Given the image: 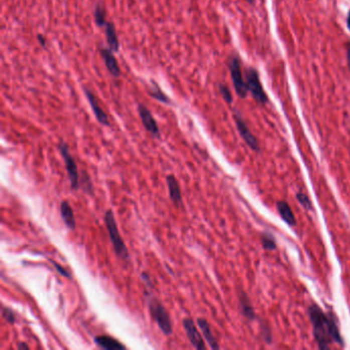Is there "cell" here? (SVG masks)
Wrapping results in <instances>:
<instances>
[{"label": "cell", "mask_w": 350, "mask_h": 350, "mask_svg": "<svg viewBox=\"0 0 350 350\" xmlns=\"http://www.w3.org/2000/svg\"><path fill=\"white\" fill-rule=\"evenodd\" d=\"M219 91H220V94L221 96L223 97V99L228 103V104H231L232 103V95H231V92L229 90V88L224 85V84H219Z\"/></svg>", "instance_id": "25"}, {"label": "cell", "mask_w": 350, "mask_h": 350, "mask_svg": "<svg viewBox=\"0 0 350 350\" xmlns=\"http://www.w3.org/2000/svg\"><path fill=\"white\" fill-rule=\"evenodd\" d=\"M83 91H84V96H85V98H86V100H87V102H88L92 112H94V114L96 116L97 121L99 122V124H101L104 127H110L108 116L105 113V111L102 109V107L100 106L96 96L92 94V91L90 89H87L85 87L83 88Z\"/></svg>", "instance_id": "9"}, {"label": "cell", "mask_w": 350, "mask_h": 350, "mask_svg": "<svg viewBox=\"0 0 350 350\" xmlns=\"http://www.w3.org/2000/svg\"><path fill=\"white\" fill-rule=\"evenodd\" d=\"M228 67H229L231 79H232L233 85H235L237 94L241 98H246L247 92H248V86H247V83H245L243 78L242 68H241V63L239 58L231 57L228 62Z\"/></svg>", "instance_id": "5"}, {"label": "cell", "mask_w": 350, "mask_h": 350, "mask_svg": "<svg viewBox=\"0 0 350 350\" xmlns=\"http://www.w3.org/2000/svg\"><path fill=\"white\" fill-rule=\"evenodd\" d=\"M240 308L242 310V313L250 320H253L255 318V312L253 309V306L250 302V299L248 296L242 292L240 294Z\"/></svg>", "instance_id": "19"}, {"label": "cell", "mask_w": 350, "mask_h": 350, "mask_svg": "<svg viewBox=\"0 0 350 350\" xmlns=\"http://www.w3.org/2000/svg\"><path fill=\"white\" fill-rule=\"evenodd\" d=\"M51 262L53 263V265L55 266V268H56V270L62 275V276H64V277H67V278H69V279H71V274H70L65 268H63L60 264H58L57 262H55L54 260H51Z\"/></svg>", "instance_id": "26"}, {"label": "cell", "mask_w": 350, "mask_h": 350, "mask_svg": "<svg viewBox=\"0 0 350 350\" xmlns=\"http://www.w3.org/2000/svg\"><path fill=\"white\" fill-rule=\"evenodd\" d=\"M94 341L100 348L105 349V350H118V349L124 350V349H127V347L124 344H122L118 339H115V338L108 336V335L96 336Z\"/></svg>", "instance_id": "15"}, {"label": "cell", "mask_w": 350, "mask_h": 350, "mask_svg": "<svg viewBox=\"0 0 350 350\" xmlns=\"http://www.w3.org/2000/svg\"><path fill=\"white\" fill-rule=\"evenodd\" d=\"M152 84L151 86L148 88V95L153 98L154 100L162 103V104H166V105H172L173 102L171 100V98L165 94V92L162 91V89L159 87V85L157 84V82L155 81H151Z\"/></svg>", "instance_id": "18"}, {"label": "cell", "mask_w": 350, "mask_h": 350, "mask_svg": "<svg viewBox=\"0 0 350 350\" xmlns=\"http://www.w3.org/2000/svg\"><path fill=\"white\" fill-rule=\"evenodd\" d=\"M94 18H95V22H96V24L98 27H105V25L107 24L106 9L101 4H97V6L95 8Z\"/></svg>", "instance_id": "21"}, {"label": "cell", "mask_w": 350, "mask_h": 350, "mask_svg": "<svg viewBox=\"0 0 350 350\" xmlns=\"http://www.w3.org/2000/svg\"><path fill=\"white\" fill-rule=\"evenodd\" d=\"M60 212H61V217L66 225V227L70 230H74L76 228V221L74 217V212L71 204L69 203L67 200H63L61 202L60 206Z\"/></svg>", "instance_id": "14"}, {"label": "cell", "mask_w": 350, "mask_h": 350, "mask_svg": "<svg viewBox=\"0 0 350 350\" xmlns=\"http://www.w3.org/2000/svg\"><path fill=\"white\" fill-rule=\"evenodd\" d=\"M79 188H81L87 194L94 193V186H92L91 180L85 171H82L79 177Z\"/></svg>", "instance_id": "20"}, {"label": "cell", "mask_w": 350, "mask_h": 350, "mask_svg": "<svg viewBox=\"0 0 350 350\" xmlns=\"http://www.w3.org/2000/svg\"><path fill=\"white\" fill-rule=\"evenodd\" d=\"M100 55L104 61V64L107 68V70L109 71V73L115 77L119 78L122 74V70L120 67V64L116 60L113 52L110 49H106V48H101L100 49Z\"/></svg>", "instance_id": "11"}, {"label": "cell", "mask_w": 350, "mask_h": 350, "mask_svg": "<svg viewBox=\"0 0 350 350\" xmlns=\"http://www.w3.org/2000/svg\"><path fill=\"white\" fill-rule=\"evenodd\" d=\"M18 349L19 350H29V346L25 342H21L18 344Z\"/></svg>", "instance_id": "30"}, {"label": "cell", "mask_w": 350, "mask_h": 350, "mask_svg": "<svg viewBox=\"0 0 350 350\" xmlns=\"http://www.w3.org/2000/svg\"><path fill=\"white\" fill-rule=\"evenodd\" d=\"M308 314L313 326V335L319 348L328 349L332 342L344 346L336 319L332 313L326 315L318 305L312 304L308 308Z\"/></svg>", "instance_id": "1"}, {"label": "cell", "mask_w": 350, "mask_h": 350, "mask_svg": "<svg viewBox=\"0 0 350 350\" xmlns=\"http://www.w3.org/2000/svg\"><path fill=\"white\" fill-rule=\"evenodd\" d=\"M196 323H197V326L199 328L203 338L205 339V341L207 342L208 346L211 347L212 349H219L220 346L218 345L217 343V340L211 330V326H209L207 320L205 318H202V317H198L196 319Z\"/></svg>", "instance_id": "13"}, {"label": "cell", "mask_w": 350, "mask_h": 350, "mask_svg": "<svg viewBox=\"0 0 350 350\" xmlns=\"http://www.w3.org/2000/svg\"><path fill=\"white\" fill-rule=\"evenodd\" d=\"M166 180H167V185L169 189L170 199L177 207H180L182 205L183 200H182V194H181V188H180L179 182L177 181L174 175H168Z\"/></svg>", "instance_id": "12"}, {"label": "cell", "mask_w": 350, "mask_h": 350, "mask_svg": "<svg viewBox=\"0 0 350 350\" xmlns=\"http://www.w3.org/2000/svg\"><path fill=\"white\" fill-rule=\"evenodd\" d=\"M346 53H347V62H348V67L350 70V42L346 44Z\"/></svg>", "instance_id": "29"}, {"label": "cell", "mask_w": 350, "mask_h": 350, "mask_svg": "<svg viewBox=\"0 0 350 350\" xmlns=\"http://www.w3.org/2000/svg\"><path fill=\"white\" fill-rule=\"evenodd\" d=\"M276 208L278 211V214L281 215L282 219L289 224L290 226H295L296 225V218L294 213L292 212V208L290 207V205L283 200H279L276 203Z\"/></svg>", "instance_id": "17"}, {"label": "cell", "mask_w": 350, "mask_h": 350, "mask_svg": "<svg viewBox=\"0 0 350 350\" xmlns=\"http://www.w3.org/2000/svg\"><path fill=\"white\" fill-rule=\"evenodd\" d=\"M138 113L140 119H141V122L145 128V130L154 138L159 139L160 138V131L158 128V125L156 123V121L154 120L152 113L150 112V110L142 105L139 104L138 105Z\"/></svg>", "instance_id": "8"}, {"label": "cell", "mask_w": 350, "mask_h": 350, "mask_svg": "<svg viewBox=\"0 0 350 350\" xmlns=\"http://www.w3.org/2000/svg\"><path fill=\"white\" fill-rule=\"evenodd\" d=\"M104 221H105L106 229L109 235L111 244L113 246L115 255L118 256L122 261H129L130 260L129 250L125 244V241L123 240L121 236L119 226H118V223H116L115 216L112 212V209H108V211L105 212Z\"/></svg>", "instance_id": "2"}, {"label": "cell", "mask_w": 350, "mask_h": 350, "mask_svg": "<svg viewBox=\"0 0 350 350\" xmlns=\"http://www.w3.org/2000/svg\"><path fill=\"white\" fill-rule=\"evenodd\" d=\"M297 199L299 200V202H300L303 206H304L305 208H307V209H311V208H312L311 201H310L309 197H308L306 194H304L303 192H298V193H297Z\"/></svg>", "instance_id": "24"}, {"label": "cell", "mask_w": 350, "mask_h": 350, "mask_svg": "<svg viewBox=\"0 0 350 350\" xmlns=\"http://www.w3.org/2000/svg\"><path fill=\"white\" fill-rule=\"evenodd\" d=\"M261 242H262L263 248L267 251H272L276 248L275 241H274L273 237L268 235V233H264V235L261 237Z\"/></svg>", "instance_id": "22"}, {"label": "cell", "mask_w": 350, "mask_h": 350, "mask_svg": "<svg viewBox=\"0 0 350 350\" xmlns=\"http://www.w3.org/2000/svg\"><path fill=\"white\" fill-rule=\"evenodd\" d=\"M347 27H348V29L350 30V12H349L348 18H347Z\"/></svg>", "instance_id": "31"}, {"label": "cell", "mask_w": 350, "mask_h": 350, "mask_svg": "<svg viewBox=\"0 0 350 350\" xmlns=\"http://www.w3.org/2000/svg\"><path fill=\"white\" fill-rule=\"evenodd\" d=\"M182 323H183V328L185 330V333H186V335H187V338L189 339L191 345L197 350H204L205 344L203 341V336L197 330L196 324L193 321V319L190 317H185L182 320Z\"/></svg>", "instance_id": "7"}, {"label": "cell", "mask_w": 350, "mask_h": 350, "mask_svg": "<svg viewBox=\"0 0 350 350\" xmlns=\"http://www.w3.org/2000/svg\"><path fill=\"white\" fill-rule=\"evenodd\" d=\"M249 4H254V0H247Z\"/></svg>", "instance_id": "32"}, {"label": "cell", "mask_w": 350, "mask_h": 350, "mask_svg": "<svg viewBox=\"0 0 350 350\" xmlns=\"http://www.w3.org/2000/svg\"><path fill=\"white\" fill-rule=\"evenodd\" d=\"M141 278H142V281L146 284V286H148L149 288H152V283H151V279L149 277V275L145 272H142L141 273Z\"/></svg>", "instance_id": "27"}, {"label": "cell", "mask_w": 350, "mask_h": 350, "mask_svg": "<svg viewBox=\"0 0 350 350\" xmlns=\"http://www.w3.org/2000/svg\"><path fill=\"white\" fill-rule=\"evenodd\" d=\"M246 79H247L248 90L251 91V94L254 97V99L257 102L262 103V104L266 103L268 99H267V96H266V94L264 92V89L261 85L258 72H257L256 70L253 68L247 69L246 70Z\"/></svg>", "instance_id": "6"}, {"label": "cell", "mask_w": 350, "mask_h": 350, "mask_svg": "<svg viewBox=\"0 0 350 350\" xmlns=\"http://www.w3.org/2000/svg\"><path fill=\"white\" fill-rule=\"evenodd\" d=\"M233 118H235L238 130L242 136V138L245 140V142L254 150L258 151L259 150V144L258 141H257V139L255 138V136L251 133V131L249 130V128L247 127L246 123L244 122L243 118L241 116V114L239 112H235L233 113Z\"/></svg>", "instance_id": "10"}, {"label": "cell", "mask_w": 350, "mask_h": 350, "mask_svg": "<svg viewBox=\"0 0 350 350\" xmlns=\"http://www.w3.org/2000/svg\"><path fill=\"white\" fill-rule=\"evenodd\" d=\"M3 318L10 324H14L16 322V314L10 307H4L2 310Z\"/></svg>", "instance_id": "23"}, {"label": "cell", "mask_w": 350, "mask_h": 350, "mask_svg": "<svg viewBox=\"0 0 350 350\" xmlns=\"http://www.w3.org/2000/svg\"><path fill=\"white\" fill-rule=\"evenodd\" d=\"M105 34L109 49L113 53H118L120 51V39L118 33H116V28L113 23L107 22V24L105 25Z\"/></svg>", "instance_id": "16"}, {"label": "cell", "mask_w": 350, "mask_h": 350, "mask_svg": "<svg viewBox=\"0 0 350 350\" xmlns=\"http://www.w3.org/2000/svg\"><path fill=\"white\" fill-rule=\"evenodd\" d=\"M37 40H38L39 44L42 46V48L45 49V46H46V39H45V37L42 34L39 33V34H37Z\"/></svg>", "instance_id": "28"}, {"label": "cell", "mask_w": 350, "mask_h": 350, "mask_svg": "<svg viewBox=\"0 0 350 350\" xmlns=\"http://www.w3.org/2000/svg\"><path fill=\"white\" fill-rule=\"evenodd\" d=\"M148 310L159 330L166 336H170L173 333V323L166 307L156 298L151 297L148 300Z\"/></svg>", "instance_id": "3"}, {"label": "cell", "mask_w": 350, "mask_h": 350, "mask_svg": "<svg viewBox=\"0 0 350 350\" xmlns=\"http://www.w3.org/2000/svg\"><path fill=\"white\" fill-rule=\"evenodd\" d=\"M58 148H59V151L64 159L68 179H69L70 185H71V188L76 190L79 188V177H80L79 172H78L77 163H76L74 157L72 156L71 152H70L69 147L66 143L61 142L59 144Z\"/></svg>", "instance_id": "4"}]
</instances>
